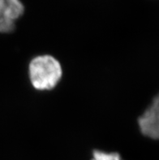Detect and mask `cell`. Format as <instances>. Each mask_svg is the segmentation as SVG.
Wrapping results in <instances>:
<instances>
[{"instance_id":"obj_1","label":"cell","mask_w":159,"mask_h":160,"mask_svg":"<svg viewBox=\"0 0 159 160\" xmlns=\"http://www.w3.org/2000/svg\"><path fill=\"white\" fill-rule=\"evenodd\" d=\"M28 77L35 89L51 90L56 87L62 78V65L52 55H38L32 59L28 64Z\"/></svg>"},{"instance_id":"obj_2","label":"cell","mask_w":159,"mask_h":160,"mask_svg":"<svg viewBox=\"0 0 159 160\" xmlns=\"http://www.w3.org/2000/svg\"><path fill=\"white\" fill-rule=\"evenodd\" d=\"M20 0H0V33H9L16 28V20L24 14Z\"/></svg>"},{"instance_id":"obj_3","label":"cell","mask_w":159,"mask_h":160,"mask_svg":"<svg viewBox=\"0 0 159 160\" xmlns=\"http://www.w3.org/2000/svg\"><path fill=\"white\" fill-rule=\"evenodd\" d=\"M137 122L144 136L159 140V93L140 116Z\"/></svg>"},{"instance_id":"obj_4","label":"cell","mask_w":159,"mask_h":160,"mask_svg":"<svg viewBox=\"0 0 159 160\" xmlns=\"http://www.w3.org/2000/svg\"><path fill=\"white\" fill-rule=\"evenodd\" d=\"M91 160H123L118 152H107L103 150H94Z\"/></svg>"}]
</instances>
